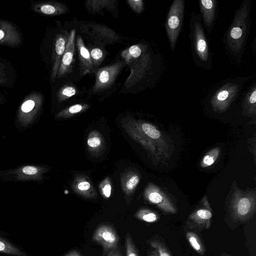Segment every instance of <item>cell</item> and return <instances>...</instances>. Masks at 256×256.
Instances as JSON below:
<instances>
[{
	"instance_id": "cell-1",
	"label": "cell",
	"mask_w": 256,
	"mask_h": 256,
	"mask_svg": "<svg viewBox=\"0 0 256 256\" xmlns=\"http://www.w3.org/2000/svg\"><path fill=\"white\" fill-rule=\"evenodd\" d=\"M126 131L147 150L157 165L164 163L170 158L174 150L172 140L150 122L136 120L130 118Z\"/></svg>"
},
{
	"instance_id": "cell-2",
	"label": "cell",
	"mask_w": 256,
	"mask_h": 256,
	"mask_svg": "<svg viewBox=\"0 0 256 256\" xmlns=\"http://www.w3.org/2000/svg\"><path fill=\"white\" fill-rule=\"evenodd\" d=\"M121 56L130 70L124 86L131 88L145 78L152 68V60L147 46L142 44H134L121 52Z\"/></svg>"
},
{
	"instance_id": "cell-3",
	"label": "cell",
	"mask_w": 256,
	"mask_h": 256,
	"mask_svg": "<svg viewBox=\"0 0 256 256\" xmlns=\"http://www.w3.org/2000/svg\"><path fill=\"white\" fill-rule=\"evenodd\" d=\"M230 212L232 219L236 222H245L254 214L256 209V196L254 190H242L234 186L230 202Z\"/></svg>"
},
{
	"instance_id": "cell-4",
	"label": "cell",
	"mask_w": 256,
	"mask_h": 256,
	"mask_svg": "<svg viewBox=\"0 0 256 256\" xmlns=\"http://www.w3.org/2000/svg\"><path fill=\"white\" fill-rule=\"evenodd\" d=\"M250 4L244 2L236 10L233 22L227 34V42L230 50L239 52L244 46L248 22Z\"/></svg>"
},
{
	"instance_id": "cell-5",
	"label": "cell",
	"mask_w": 256,
	"mask_h": 256,
	"mask_svg": "<svg viewBox=\"0 0 256 256\" xmlns=\"http://www.w3.org/2000/svg\"><path fill=\"white\" fill-rule=\"evenodd\" d=\"M80 30L88 38L100 45L114 44L120 39V36L112 29L100 24H82Z\"/></svg>"
},
{
	"instance_id": "cell-6",
	"label": "cell",
	"mask_w": 256,
	"mask_h": 256,
	"mask_svg": "<svg viewBox=\"0 0 256 256\" xmlns=\"http://www.w3.org/2000/svg\"><path fill=\"white\" fill-rule=\"evenodd\" d=\"M184 10V2L175 0L169 10L166 24L172 50H174L181 30Z\"/></svg>"
},
{
	"instance_id": "cell-7",
	"label": "cell",
	"mask_w": 256,
	"mask_h": 256,
	"mask_svg": "<svg viewBox=\"0 0 256 256\" xmlns=\"http://www.w3.org/2000/svg\"><path fill=\"white\" fill-rule=\"evenodd\" d=\"M212 211L207 196H204L199 205L188 217L186 226L189 228L202 230L210 228Z\"/></svg>"
},
{
	"instance_id": "cell-8",
	"label": "cell",
	"mask_w": 256,
	"mask_h": 256,
	"mask_svg": "<svg viewBox=\"0 0 256 256\" xmlns=\"http://www.w3.org/2000/svg\"><path fill=\"white\" fill-rule=\"evenodd\" d=\"M125 64L124 61H118L111 65L96 69L95 72L96 82L92 87V92L94 93L99 92L110 88Z\"/></svg>"
},
{
	"instance_id": "cell-9",
	"label": "cell",
	"mask_w": 256,
	"mask_h": 256,
	"mask_svg": "<svg viewBox=\"0 0 256 256\" xmlns=\"http://www.w3.org/2000/svg\"><path fill=\"white\" fill-rule=\"evenodd\" d=\"M144 198L148 202L156 205L166 214L177 213L176 206L172 200L158 186L149 183L145 188Z\"/></svg>"
},
{
	"instance_id": "cell-10",
	"label": "cell",
	"mask_w": 256,
	"mask_h": 256,
	"mask_svg": "<svg viewBox=\"0 0 256 256\" xmlns=\"http://www.w3.org/2000/svg\"><path fill=\"white\" fill-rule=\"evenodd\" d=\"M239 88L238 85L233 83L226 84L220 88L210 100L214 111L217 113L226 111L236 98Z\"/></svg>"
},
{
	"instance_id": "cell-11",
	"label": "cell",
	"mask_w": 256,
	"mask_h": 256,
	"mask_svg": "<svg viewBox=\"0 0 256 256\" xmlns=\"http://www.w3.org/2000/svg\"><path fill=\"white\" fill-rule=\"evenodd\" d=\"M44 97L38 91H32L26 96L19 110L20 119L24 122H28L36 115L42 106Z\"/></svg>"
},
{
	"instance_id": "cell-12",
	"label": "cell",
	"mask_w": 256,
	"mask_h": 256,
	"mask_svg": "<svg viewBox=\"0 0 256 256\" xmlns=\"http://www.w3.org/2000/svg\"><path fill=\"white\" fill-rule=\"evenodd\" d=\"M92 240L100 245L103 248L104 252L107 254L112 249L118 246L119 237L112 226L102 224L95 230Z\"/></svg>"
},
{
	"instance_id": "cell-13",
	"label": "cell",
	"mask_w": 256,
	"mask_h": 256,
	"mask_svg": "<svg viewBox=\"0 0 256 256\" xmlns=\"http://www.w3.org/2000/svg\"><path fill=\"white\" fill-rule=\"evenodd\" d=\"M68 35L66 30H62L56 35L53 41L50 58V78L52 82L56 78L60 62L66 50Z\"/></svg>"
},
{
	"instance_id": "cell-14",
	"label": "cell",
	"mask_w": 256,
	"mask_h": 256,
	"mask_svg": "<svg viewBox=\"0 0 256 256\" xmlns=\"http://www.w3.org/2000/svg\"><path fill=\"white\" fill-rule=\"evenodd\" d=\"M22 42V35L18 28L8 20L0 19V45L18 47Z\"/></svg>"
},
{
	"instance_id": "cell-15",
	"label": "cell",
	"mask_w": 256,
	"mask_h": 256,
	"mask_svg": "<svg viewBox=\"0 0 256 256\" xmlns=\"http://www.w3.org/2000/svg\"><path fill=\"white\" fill-rule=\"evenodd\" d=\"M75 36L76 30L74 29L68 35L66 50L60 62L56 78H62L72 72L75 51Z\"/></svg>"
},
{
	"instance_id": "cell-16",
	"label": "cell",
	"mask_w": 256,
	"mask_h": 256,
	"mask_svg": "<svg viewBox=\"0 0 256 256\" xmlns=\"http://www.w3.org/2000/svg\"><path fill=\"white\" fill-rule=\"evenodd\" d=\"M30 9L37 14L46 16L62 14L68 10L66 5L54 1L34 2L30 5Z\"/></svg>"
},
{
	"instance_id": "cell-17",
	"label": "cell",
	"mask_w": 256,
	"mask_h": 256,
	"mask_svg": "<svg viewBox=\"0 0 256 256\" xmlns=\"http://www.w3.org/2000/svg\"><path fill=\"white\" fill-rule=\"evenodd\" d=\"M193 40L196 54L202 61H207L209 56V50L200 22H196L194 24Z\"/></svg>"
},
{
	"instance_id": "cell-18",
	"label": "cell",
	"mask_w": 256,
	"mask_h": 256,
	"mask_svg": "<svg viewBox=\"0 0 256 256\" xmlns=\"http://www.w3.org/2000/svg\"><path fill=\"white\" fill-rule=\"evenodd\" d=\"M76 44L78 56L80 74L82 76L96 72V70L92 62L90 52L84 46L80 35L77 36Z\"/></svg>"
},
{
	"instance_id": "cell-19",
	"label": "cell",
	"mask_w": 256,
	"mask_h": 256,
	"mask_svg": "<svg viewBox=\"0 0 256 256\" xmlns=\"http://www.w3.org/2000/svg\"><path fill=\"white\" fill-rule=\"evenodd\" d=\"M16 78V73L10 62L0 58V86L12 88Z\"/></svg>"
},
{
	"instance_id": "cell-20",
	"label": "cell",
	"mask_w": 256,
	"mask_h": 256,
	"mask_svg": "<svg viewBox=\"0 0 256 256\" xmlns=\"http://www.w3.org/2000/svg\"><path fill=\"white\" fill-rule=\"evenodd\" d=\"M199 5L206 26L208 28L210 27L214 20L216 2L214 0H202L199 2Z\"/></svg>"
},
{
	"instance_id": "cell-21",
	"label": "cell",
	"mask_w": 256,
	"mask_h": 256,
	"mask_svg": "<svg viewBox=\"0 0 256 256\" xmlns=\"http://www.w3.org/2000/svg\"><path fill=\"white\" fill-rule=\"evenodd\" d=\"M116 2L114 0H88L85 2V6L89 13L94 14H100L103 10H114Z\"/></svg>"
},
{
	"instance_id": "cell-22",
	"label": "cell",
	"mask_w": 256,
	"mask_h": 256,
	"mask_svg": "<svg viewBox=\"0 0 256 256\" xmlns=\"http://www.w3.org/2000/svg\"><path fill=\"white\" fill-rule=\"evenodd\" d=\"M242 107L244 115L254 118L256 114V86L254 84L246 94Z\"/></svg>"
},
{
	"instance_id": "cell-23",
	"label": "cell",
	"mask_w": 256,
	"mask_h": 256,
	"mask_svg": "<svg viewBox=\"0 0 256 256\" xmlns=\"http://www.w3.org/2000/svg\"><path fill=\"white\" fill-rule=\"evenodd\" d=\"M140 175L134 170L124 174L122 178V188L125 194L128 195L133 192L140 180Z\"/></svg>"
},
{
	"instance_id": "cell-24",
	"label": "cell",
	"mask_w": 256,
	"mask_h": 256,
	"mask_svg": "<svg viewBox=\"0 0 256 256\" xmlns=\"http://www.w3.org/2000/svg\"><path fill=\"white\" fill-rule=\"evenodd\" d=\"M74 190L86 198H94L96 192L90 183L84 178H77L73 186Z\"/></svg>"
},
{
	"instance_id": "cell-25",
	"label": "cell",
	"mask_w": 256,
	"mask_h": 256,
	"mask_svg": "<svg viewBox=\"0 0 256 256\" xmlns=\"http://www.w3.org/2000/svg\"><path fill=\"white\" fill-rule=\"evenodd\" d=\"M87 144L89 150L94 154L102 150L104 146V140L102 134L96 130L92 131L87 139Z\"/></svg>"
},
{
	"instance_id": "cell-26",
	"label": "cell",
	"mask_w": 256,
	"mask_h": 256,
	"mask_svg": "<svg viewBox=\"0 0 256 256\" xmlns=\"http://www.w3.org/2000/svg\"><path fill=\"white\" fill-rule=\"evenodd\" d=\"M186 238L192 248L199 254L204 256L206 252V248L199 236L193 232H188Z\"/></svg>"
},
{
	"instance_id": "cell-27",
	"label": "cell",
	"mask_w": 256,
	"mask_h": 256,
	"mask_svg": "<svg viewBox=\"0 0 256 256\" xmlns=\"http://www.w3.org/2000/svg\"><path fill=\"white\" fill-rule=\"evenodd\" d=\"M0 252L13 256H26L24 252L0 236Z\"/></svg>"
},
{
	"instance_id": "cell-28",
	"label": "cell",
	"mask_w": 256,
	"mask_h": 256,
	"mask_svg": "<svg viewBox=\"0 0 256 256\" xmlns=\"http://www.w3.org/2000/svg\"><path fill=\"white\" fill-rule=\"evenodd\" d=\"M89 108V105L86 104H78L66 108L60 112L57 116L60 118H66L74 114L82 112Z\"/></svg>"
},
{
	"instance_id": "cell-29",
	"label": "cell",
	"mask_w": 256,
	"mask_h": 256,
	"mask_svg": "<svg viewBox=\"0 0 256 256\" xmlns=\"http://www.w3.org/2000/svg\"><path fill=\"white\" fill-rule=\"evenodd\" d=\"M134 217L148 223L155 222L160 218V215L157 212L147 208L138 210L135 214Z\"/></svg>"
},
{
	"instance_id": "cell-30",
	"label": "cell",
	"mask_w": 256,
	"mask_h": 256,
	"mask_svg": "<svg viewBox=\"0 0 256 256\" xmlns=\"http://www.w3.org/2000/svg\"><path fill=\"white\" fill-rule=\"evenodd\" d=\"M220 149L218 147H215L208 152L202 158L200 166L205 168L214 164L218 158Z\"/></svg>"
},
{
	"instance_id": "cell-31",
	"label": "cell",
	"mask_w": 256,
	"mask_h": 256,
	"mask_svg": "<svg viewBox=\"0 0 256 256\" xmlns=\"http://www.w3.org/2000/svg\"><path fill=\"white\" fill-rule=\"evenodd\" d=\"M90 54L94 67L96 70L104 60L106 56V52L100 48L95 47L90 50Z\"/></svg>"
},
{
	"instance_id": "cell-32",
	"label": "cell",
	"mask_w": 256,
	"mask_h": 256,
	"mask_svg": "<svg viewBox=\"0 0 256 256\" xmlns=\"http://www.w3.org/2000/svg\"><path fill=\"white\" fill-rule=\"evenodd\" d=\"M76 94V88L71 85H64L58 92L56 97L59 102L66 100Z\"/></svg>"
},
{
	"instance_id": "cell-33",
	"label": "cell",
	"mask_w": 256,
	"mask_h": 256,
	"mask_svg": "<svg viewBox=\"0 0 256 256\" xmlns=\"http://www.w3.org/2000/svg\"><path fill=\"white\" fill-rule=\"evenodd\" d=\"M150 245L154 249L159 256H172L164 243L158 240H153Z\"/></svg>"
},
{
	"instance_id": "cell-34",
	"label": "cell",
	"mask_w": 256,
	"mask_h": 256,
	"mask_svg": "<svg viewBox=\"0 0 256 256\" xmlns=\"http://www.w3.org/2000/svg\"><path fill=\"white\" fill-rule=\"evenodd\" d=\"M126 256H138V250L130 234L127 232L125 238Z\"/></svg>"
},
{
	"instance_id": "cell-35",
	"label": "cell",
	"mask_w": 256,
	"mask_h": 256,
	"mask_svg": "<svg viewBox=\"0 0 256 256\" xmlns=\"http://www.w3.org/2000/svg\"><path fill=\"white\" fill-rule=\"evenodd\" d=\"M127 2L132 9L136 14L142 13L144 10V2L142 0H128Z\"/></svg>"
},
{
	"instance_id": "cell-36",
	"label": "cell",
	"mask_w": 256,
	"mask_h": 256,
	"mask_svg": "<svg viewBox=\"0 0 256 256\" xmlns=\"http://www.w3.org/2000/svg\"><path fill=\"white\" fill-rule=\"evenodd\" d=\"M102 194L105 198H108L110 196L112 186L108 178L105 179L100 185Z\"/></svg>"
},
{
	"instance_id": "cell-37",
	"label": "cell",
	"mask_w": 256,
	"mask_h": 256,
	"mask_svg": "<svg viewBox=\"0 0 256 256\" xmlns=\"http://www.w3.org/2000/svg\"><path fill=\"white\" fill-rule=\"evenodd\" d=\"M24 174L26 175H34L38 172V168L34 166H26L22 169Z\"/></svg>"
},
{
	"instance_id": "cell-38",
	"label": "cell",
	"mask_w": 256,
	"mask_h": 256,
	"mask_svg": "<svg viewBox=\"0 0 256 256\" xmlns=\"http://www.w3.org/2000/svg\"><path fill=\"white\" fill-rule=\"evenodd\" d=\"M107 256H122L118 246H116L108 252Z\"/></svg>"
},
{
	"instance_id": "cell-39",
	"label": "cell",
	"mask_w": 256,
	"mask_h": 256,
	"mask_svg": "<svg viewBox=\"0 0 256 256\" xmlns=\"http://www.w3.org/2000/svg\"><path fill=\"white\" fill-rule=\"evenodd\" d=\"M64 256H82L76 250H72Z\"/></svg>"
},
{
	"instance_id": "cell-40",
	"label": "cell",
	"mask_w": 256,
	"mask_h": 256,
	"mask_svg": "<svg viewBox=\"0 0 256 256\" xmlns=\"http://www.w3.org/2000/svg\"><path fill=\"white\" fill-rule=\"evenodd\" d=\"M149 256H159L156 252L154 250L151 251V252L150 253Z\"/></svg>"
},
{
	"instance_id": "cell-41",
	"label": "cell",
	"mask_w": 256,
	"mask_h": 256,
	"mask_svg": "<svg viewBox=\"0 0 256 256\" xmlns=\"http://www.w3.org/2000/svg\"><path fill=\"white\" fill-rule=\"evenodd\" d=\"M220 256H231L229 254H225V253H222Z\"/></svg>"
},
{
	"instance_id": "cell-42",
	"label": "cell",
	"mask_w": 256,
	"mask_h": 256,
	"mask_svg": "<svg viewBox=\"0 0 256 256\" xmlns=\"http://www.w3.org/2000/svg\"><path fill=\"white\" fill-rule=\"evenodd\" d=\"M2 100V96L0 95V102Z\"/></svg>"
}]
</instances>
